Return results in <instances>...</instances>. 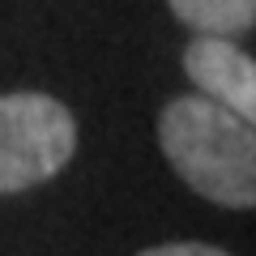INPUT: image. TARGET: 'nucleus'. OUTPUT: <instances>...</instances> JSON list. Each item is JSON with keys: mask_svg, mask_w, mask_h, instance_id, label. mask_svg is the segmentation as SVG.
Instances as JSON below:
<instances>
[{"mask_svg": "<svg viewBox=\"0 0 256 256\" xmlns=\"http://www.w3.org/2000/svg\"><path fill=\"white\" fill-rule=\"evenodd\" d=\"M184 73L205 98L230 107L235 116H256V64L248 52H239L230 38L218 34H196L184 52Z\"/></svg>", "mask_w": 256, "mask_h": 256, "instance_id": "3", "label": "nucleus"}, {"mask_svg": "<svg viewBox=\"0 0 256 256\" xmlns=\"http://www.w3.org/2000/svg\"><path fill=\"white\" fill-rule=\"evenodd\" d=\"M166 4H171V13L180 22H188L192 30L218 34V38L244 34L256 22V0H166Z\"/></svg>", "mask_w": 256, "mask_h": 256, "instance_id": "4", "label": "nucleus"}, {"mask_svg": "<svg viewBox=\"0 0 256 256\" xmlns=\"http://www.w3.org/2000/svg\"><path fill=\"white\" fill-rule=\"evenodd\" d=\"M141 256H226L214 244H162V248H146Z\"/></svg>", "mask_w": 256, "mask_h": 256, "instance_id": "5", "label": "nucleus"}, {"mask_svg": "<svg viewBox=\"0 0 256 256\" xmlns=\"http://www.w3.org/2000/svg\"><path fill=\"white\" fill-rule=\"evenodd\" d=\"M158 146L180 180L205 201L226 210L256 205V132L230 107L188 94L171 98L158 116Z\"/></svg>", "mask_w": 256, "mask_h": 256, "instance_id": "1", "label": "nucleus"}, {"mask_svg": "<svg viewBox=\"0 0 256 256\" xmlns=\"http://www.w3.org/2000/svg\"><path fill=\"white\" fill-rule=\"evenodd\" d=\"M77 150V124L52 94L0 98V192H22L68 166Z\"/></svg>", "mask_w": 256, "mask_h": 256, "instance_id": "2", "label": "nucleus"}]
</instances>
